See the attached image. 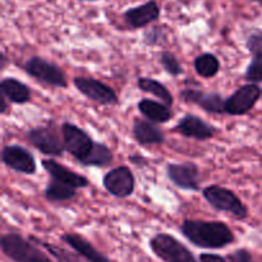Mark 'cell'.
<instances>
[{
  "label": "cell",
  "mask_w": 262,
  "mask_h": 262,
  "mask_svg": "<svg viewBox=\"0 0 262 262\" xmlns=\"http://www.w3.org/2000/svg\"><path fill=\"white\" fill-rule=\"evenodd\" d=\"M133 136L141 145H160L165 141L163 130L154 122L136 120L133 124Z\"/></svg>",
  "instance_id": "ac0fdd59"
},
{
  "label": "cell",
  "mask_w": 262,
  "mask_h": 262,
  "mask_svg": "<svg viewBox=\"0 0 262 262\" xmlns=\"http://www.w3.org/2000/svg\"><path fill=\"white\" fill-rule=\"evenodd\" d=\"M174 129L181 133V135L186 136V137L196 138V140L200 141H205L214 137L215 132H216V129L212 125H210L209 123H206L197 115L192 114L182 118Z\"/></svg>",
  "instance_id": "4fadbf2b"
},
{
  "label": "cell",
  "mask_w": 262,
  "mask_h": 262,
  "mask_svg": "<svg viewBox=\"0 0 262 262\" xmlns=\"http://www.w3.org/2000/svg\"><path fill=\"white\" fill-rule=\"evenodd\" d=\"M141 262H147V261H141Z\"/></svg>",
  "instance_id": "1f68e13d"
},
{
  "label": "cell",
  "mask_w": 262,
  "mask_h": 262,
  "mask_svg": "<svg viewBox=\"0 0 262 262\" xmlns=\"http://www.w3.org/2000/svg\"><path fill=\"white\" fill-rule=\"evenodd\" d=\"M228 258H229L230 262H255L253 261L252 255L247 250H243V248L230 253Z\"/></svg>",
  "instance_id": "83f0119b"
},
{
  "label": "cell",
  "mask_w": 262,
  "mask_h": 262,
  "mask_svg": "<svg viewBox=\"0 0 262 262\" xmlns=\"http://www.w3.org/2000/svg\"><path fill=\"white\" fill-rule=\"evenodd\" d=\"M61 136L66 150L77 160L82 161L94 147L95 142L83 129L72 123H64L61 125Z\"/></svg>",
  "instance_id": "5b68a950"
},
{
  "label": "cell",
  "mask_w": 262,
  "mask_h": 262,
  "mask_svg": "<svg viewBox=\"0 0 262 262\" xmlns=\"http://www.w3.org/2000/svg\"><path fill=\"white\" fill-rule=\"evenodd\" d=\"M2 160L8 168L23 174H33L36 171L35 158L22 146L9 145L3 148Z\"/></svg>",
  "instance_id": "8fae6325"
},
{
  "label": "cell",
  "mask_w": 262,
  "mask_h": 262,
  "mask_svg": "<svg viewBox=\"0 0 262 262\" xmlns=\"http://www.w3.org/2000/svg\"><path fill=\"white\" fill-rule=\"evenodd\" d=\"M138 109L141 114L154 123H165L171 118V112L168 105L154 101L150 99H143L138 102Z\"/></svg>",
  "instance_id": "ffe728a7"
},
{
  "label": "cell",
  "mask_w": 262,
  "mask_h": 262,
  "mask_svg": "<svg viewBox=\"0 0 262 262\" xmlns=\"http://www.w3.org/2000/svg\"><path fill=\"white\" fill-rule=\"evenodd\" d=\"M200 262H228V261L219 255H212V253H202V255L200 256Z\"/></svg>",
  "instance_id": "f1b7e54d"
},
{
  "label": "cell",
  "mask_w": 262,
  "mask_h": 262,
  "mask_svg": "<svg viewBox=\"0 0 262 262\" xmlns=\"http://www.w3.org/2000/svg\"><path fill=\"white\" fill-rule=\"evenodd\" d=\"M129 160L132 161V163H135L136 165H146V159L143 158V156H140V155H133V156H129Z\"/></svg>",
  "instance_id": "f546056e"
},
{
  "label": "cell",
  "mask_w": 262,
  "mask_h": 262,
  "mask_svg": "<svg viewBox=\"0 0 262 262\" xmlns=\"http://www.w3.org/2000/svg\"><path fill=\"white\" fill-rule=\"evenodd\" d=\"M159 14H160V9H159L156 2L150 0L146 4L128 9L124 13V18L129 26L135 28H141L152 20L158 19Z\"/></svg>",
  "instance_id": "2e32d148"
},
{
  "label": "cell",
  "mask_w": 262,
  "mask_h": 262,
  "mask_svg": "<svg viewBox=\"0 0 262 262\" xmlns=\"http://www.w3.org/2000/svg\"><path fill=\"white\" fill-rule=\"evenodd\" d=\"M25 69L30 76L41 82L55 87H67V78L64 72L54 63L38 56H33L25 64Z\"/></svg>",
  "instance_id": "8992f818"
},
{
  "label": "cell",
  "mask_w": 262,
  "mask_h": 262,
  "mask_svg": "<svg viewBox=\"0 0 262 262\" xmlns=\"http://www.w3.org/2000/svg\"><path fill=\"white\" fill-rule=\"evenodd\" d=\"M181 96L187 102L199 105L201 109L206 110L209 113H216V114L225 113V102H227V100L223 99L222 95L216 94V92H202L197 91V90H184V91H182Z\"/></svg>",
  "instance_id": "5bb4252c"
},
{
  "label": "cell",
  "mask_w": 262,
  "mask_h": 262,
  "mask_svg": "<svg viewBox=\"0 0 262 262\" xmlns=\"http://www.w3.org/2000/svg\"><path fill=\"white\" fill-rule=\"evenodd\" d=\"M247 48L252 60L246 71V78L252 82H262V33L253 32L247 40Z\"/></svg>",
  "instance_id": "e0dca14e"
},
{
  "label": "cell",
  "mask_w": 262,
  "mask_h": 262,
  "mask_svg": "<svg viewBox=\"0 0 262 262\" xmlns=\"http://www.w3.org/2000/svg\"><path fill=\"white\" fill-rule=\"evenodd\" d=\"M30 241H32V242H36L37 245L42 246V247L45 248L49 253H51V255L55 257V260L58 262H81L78 260V257H77V256H74L73 253L68 252V251L64 250V248L58 247V246H55V245H50V243L41 242L40 239H37V238H35V237H31Z\"/></svg>",
  "instance_id": "484cf974"
},
{
  "label": "cell",
  "mask_w": 262,
  "mask_h": 262,
  "mask_svg": "<svg viewBox=\"0 0 262 262\" xmlns=\"http://www.w3.org/2000/svg\"><path fill=\"white\" fill-rule=\"evenodd\" d=\"M42 166L50 174L51 178L54 181L59 182V183L67 184V186L72 187V188H83V187L89 186V179L74 173V171L69 170L66 166L56 163L55 160L45 159V160H42Z\"/></svg>",
  "instance_id": "9a60e30c"
},
{
  "label": "cell",
  "mask_w": 262,
  "mask_h": 262,
  "mask_svg": "<svg viewBox=\"0 0 262 262\" xmlns=\"http://www.w3.org/2000/svg\"><path fill=\"white\" fill-rule=\"evenodd\" d=\"M181 229L189 242L201 248L216 250L234 242L233 232L222 222L184 220Z\"/></svg>",
  "instance_id": "6da1fadb"
},
{
  "label": "cell",
  "mask_w": 262,
  "mask_h": 262,
  "mask_svg": "<svg viewBox=\"0 0 262 262\" xmlns=\"http://www.w3.org/2000/svg\"><path fill=\"white\" fill-rule=\"evenodd\" d=\"M194 69H196V72L201 77L211 78V77H214L219 72L220 63L216 56L210 53H206L194 59Z\"/></svg>",
  "instance_id": "cb8c5ba5"
},
{
  "label": "cell",
  "mask_w": 262,
  "mask_h": 262,
  "mask_svg": "<svg viewBox=\"0 0 262 262\" xmlns=\"http://www.w3.org/2000/svg\"><path fill=\"white\" fill-rule=\"evenodd\" d=\"M104 187L113 196L129 197L135 191V177L127 166H118L104 177Z\"/></svg>",
  "instance_id": "ba28073f"
},
{
  "label": "cell",
  "mask_w": 262,
  "mask_h": 262,
  "mask_svg": "<svg viewBox=\"0 0 262 262\" xmlns=\"http://www.w3.org/2000/svg\"><path fill=\"white\" fill-rule=\"evenodd\" d=\"M257 2H261L262 3V0H257Z\"/></svg>",
  "instance_id": "4dcf8cb0"
},
{
  "label": "cell",
  "mask_w": 262,
  "mask_h": 262,
  "mask_svg": "<svg viewBox=\"0 0 262 262\" xmlns=\"http://www.w3.org/2000/svg\"><path fill=\"white\" fill-rule=\"evenodd\" d=\"M90 2H94V0H90Z\"/></svg>",
  "instance_id": "d6a6232c"
},
{
  "label": "cell",
  "mask_w": 262,
  "mask_h": 262,
  "mask_svg": "<svg viewBox=\"0 0 262 262\" xmlns=\"http://www.w3.org/2000/svg\"><path fill=\"white\" fill-rule=\"evenodd\" d=\"M168 177L177 187L187 191H197L200 188L199 169L193 163L169 164Z\"/></svg>",
  "instance_id": "7c38bea8"
},
{
  "label": "cell",
  "mask_w": 262,
  "mask_h": 262,
  "mask_svg": "<svg viewBox=\"0 0 262 262\" xmlns=\"http://www.w3.org/2000/svg\"><path fill=\"white\" fill-rule=\"evenodd\" d=\"M28 140L45 155L60 156L64 151V142L51 127H38L28 130Z\"/></svg>",
  "instance_id": "9c48e42d"
},
{
  "label": "cell",
  "mask_w": 262,
  "mask_h": 262,
  "mask_svg": "<svg viewBox=\"0 0 262 262\" xmlns=\"http://www.w3.org/2000/svg\"><path fill=\"white\" fill-rule=\"evenodd\" d=\"M261 96V89L255 83L238 89L225 102V113L230 115H243L250 112Z\"/></svg>",
  "instance_id": "52a82bcc"
},
{
  "label": "cell",
  "mask_w": 262,
  "mask_h": 262,
  "mask_svg": "<svg viewBox=\"0 0 262 262\" xmlns=\"http://www.w3.org/2000/svg\"><path fill=\"white\" fill-rule=\"evenodd\" d=\"M61 239L69 246V247L73 248L79 256L86 258L90 262H110L109 258L105 255H102L101 252L96 250L89 241L84 239L83 237L77 234H64Z\"/></svg>",
  "instance_id": "d6986e66"
},
{
  "label": "cell",
  "mask_w": 262,
  "mask_h": 262,
  "mask_svg": "<svg viewBox=\"0 0 262 262\" xmlns=\"http://www.w3.org/2000/svg\"><path fill=\"white\" fill-rule=\"evenodd\" d=\"M76 196V188L67 186V184L59 183V182L53 181L48 186L45 191V197L50 202H60L71 200Z\"/></svg>",
  "instance_id": "d4e9b609"
},
{
  "label": "cell",
  "mask_w": 262,
  "mask_h": 262,
  "mask_svg": "<svg viewBox=\"0 0 262 262\" xmlns=\"http://www.w3.org/2000/svg\"><path fill=\"white\" fill-rule=\"evenodd\" d=\"M74 86L78 89L81 94L94 101L104 105H112L118 101L117 94L112 87L94 78H84V77H76Z\"/></svg>",
  "instance_id": "30bf717a"
},
{
  "label": "cell",
  "mask_w": 262,
  "mask_h": 262,
  "mask_svg": "<svg viewBox=\"0 0 262 262\" xmlns=\"http://www.w3.org/2000/svg\"><path fill=\"white\" fill-rule=\"evenodd\" d=\"M204 197L217 211L230 212L237 219H245L247 216V207L242 204L239 197L230 189L220 186L206 187L204 189Z\"/></svg>",
  "instance_id": "277c9868"
},
{
  "label": "cell",
  "mask_w": 262,
  "mask_h": 262,
  "mask_svg": "<svg viewBox=\"0 0 262 262\" xmlns=\"http://www.w3.org/2000/svg\"><path fill=\"white\" fill-rule=\"evenodd\" d=\"M113 161V154L104 143L95 142L91 152L81 161L86 166H107Z\"/></svg>",
  "instance_id": "7402d4cb"
},
{
  "label": "cell",
  "mask_w": 262,
  "mask_h": 262,
  "mask_svg": "<svg viewBox=\"0 0 262 262\" xmlns=\"http://www.w3.org/2000/svg\"><path fill=\"white\" fill-rule=\"evenodd\" d=\"M0 89L3 95L14 104H25L31 97L30 89L15 78H4L0 83Z\"/></svg>",
  "instance_id": "44dd1931"
},
{
  "label": "cell",
  "mask_w": 262,
  "mask_h": 262,
  "mask_svg": "<svg viewBox=\"0 0 262 262\" xmlns=\"http://www.w3.org/2000/svg\"><path fill=\"white\" fill-rule=\"evenodd\" d=\"M160 61L164 68H165V71L169 74H171V76H179V74L183 73V69H182V66L179 64L178 59L171 53L165 51V53L161 54Z\"/></svg>",
  "instance_id": "4316f807"
},
{
  "label": "cell",
  "mask_w": 262,
  "mask_h": 262,
  "mask_svg": "<svg viewBox=\"0 0 262 262\" xmlns=\"http://www.w3.org/2000/svg\"><path fill=\"white\" fill-rule=\"evenodd\" d=\"M138 87L140 90L145 92H150L154 96L159 97V99L163 101V104L168 105L170 106L173 104V96L169 92V90L164 86L163 83H160L156 79H151V78H140L138 79Z\"/></svg>",
  "instance_id": "603a6c76"
},
{
  "label": "cell",
  "mask_w": 262,
  "mask_h": 262,
  "mask_svg": "<svg viewBox=\"0 0 262 262\" xmlns=\"http://www.w3.org/2000/svg\"><path fill=\"white\" fill-rule=\"evenodd\" d=\"M150 247L164 262H197L186 246L169 234H156L150 241Z\"/></svg>",
  "instance_id": "3957f363"
},
{
  "label": "cell",
  "mask_w": 262,
  "mask_h": 262,
  "mask_svg": "<svg viewBox=\"0 0 262 262\" xmlns=\"http://www.w3.org/2000/svg\"><path fill=\"white\" fill-rule=\"evenodd\" d=\"M2 250L14 262H53L43 251L33 245L32 241L25 239L15 233L3 235Z\"/></svg>",
  "instance_id": "7a4b0ae2"
}]
</instances>
